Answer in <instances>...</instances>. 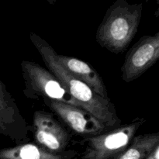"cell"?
<instances>
[{
  "mask_svg": "<svg viewBox=\"0 0 159 159\" xmlns=\"http://www.w3.org/2000/svg\"><path fill=\"white\" fill-rule=\"evenodd\" d=\"M144 159H159V144H157Z\"/></svg>",
  "mask_w": 159,
  "mask_h": 159,
  "instance_id": "11",
  "label": "cell"
},
{
  "mask_svg": "<svg viewBox=\"0 0 159 159\" xmlns=\"http://www.w3.org/2000/svg\"><path fill=\"white\" fill-rule=\"evenodd\" d=\"M35 144L52 153H63L70 141L69 134L51 113L37 110L30 127Z\"/></svg>",
  "mask_w": 159,
  "mask_h": 159,
  "instance_id": "6",
  "label": "cell"
},
{
  "mask_svg": "<svg viewBox=\"0 0 159 159\" xmlns=\"http://www.w3.org/2000/svg\"><path fill=\"white\" fill-rule=\"evenodd\" d=\"M143 5L116 0L107 9L96 30V40L102 48L113 54L124 52L138 32Z\"/></svg>",
  "mask_w": 159,
  "mask_h": 159,
  "instance_id": "2",
  "label": "cell"
},
{
  "mask_svg": "<svg viewBox=\"0 0 159 159\" xmlns=\"http://www.w3.org/2000/svg\"><path fill=\"white\" fill-rule=\"evenodd\" d=\"M159 144V133L135 136L129 147L114 159H144Z\"/></svg>",
  "mask_w": 159,
  "mask_h": 159,
  "instance_id": "10",
  "label": "cell"
},
{
  "mask_svg": "<svg viewBox=\"0 0 159 159\" xmlns=\"http://www.w3.org/2000/svg\"><path fill=\"white\" fill-rule=\"evenodd\" d=\"M30 39L40 53L47 69L63 83L85 111L93 115L109 130L120 126L121 120L110 99H106L98 96L88 85L68 72L56 58L55 50L42 37L30 33Z\"/></svg>",
  "mask_w": 159,
  "mask_h": 159,
  "instance_id": "1",
  "label": "cell"
},
{
  "mask_svg": "<svg viewBox=\"0 0 159 159\" xmlns=\"http://www.w3.org/2000/svg\"><path fill=\"white\" fill-rule=\"evenodd\" d=\"M21 69L25 82L23 93L27 98L37 99L41 97L43 99L59 101L82 108L63 83L47 68L36 62L23 61Z\"/></svg>",
  "mask_w": 159,
  "mask_h": 159,
  "instance_id": "3",
  "label": "cell"
},
{
  "mask_svg": "<svg viewBox=\"0 0 159 159\" xmlns=\"http://www.w3.org/2000/svg\"><path fill=\"white\" fill-rule=\"evenodd\" d=\"M50 109L74 132L89 137L99 135L110 130L85 110L55 100L43 99Z\"/></svg>",
  "mask_w": 159,
  "mask_h": 159,
  "instance_id": "7",
  "label": "cell"
},
{
  "mask_svg": "<svg viewBox=\"0 0 159 159\" xmlns=\"http://www.w3.org/2000/svg\"><path fill=\"white\" fill-rule=\"evenodd\" d=\"M74 152L52 153L35 144H20L0 150V159H70Z\"/></svg>",
  "mask_w": 159,
  "mask_h": 159,
  "instance_id": "9",
  "label": "cell"
},
{
  "mask_svg": "<svg viewBox=\"0 0 159 159\" xmlns=\"http://www.w3.org/2000/svg\"><path fill=\"white\" fill-rule=\"evenodd\" d=\"M159 58V32L141 37L127 54L121 77L127 83L141 77Z\"/></svg>",
  "mask_w": 159,
  "mask_h": 159,
  "instance_id": "5",
  "label": "cell"
},
{
  "mask_svg": "<svg viewBox=\"0 0 159 159\" xmlns=\"http://www.w3.org/2000/svg\"><path fill=\"white\" fill-rule=\"evenodd\" d=\"M144 122V118H139L130 124L120 125L99 135L86 138V148L82 158H116L129 147L138 130Z\"/></svg>",
  "mask_w": 159,
  "mask_h": 159,
  "instance_id": "4",
  "label": "cell"
},
{
  "mask_svg": "<svg viewBox=\"0 0 159 159\" xmlns=\"http://www.w3.org/2000/svg\"><path fill=\"white\" fill-rule=\"evenodd\" d=\"M59 63L74 77L84 82L100 97L110 99L103 80L89 65L75 57L56 54Z\"/></svg>",
  "mask_w": 159,
  "mask_h": 159,
  "instance_id": "8",
  "label": "cell"
}]
</instances>
